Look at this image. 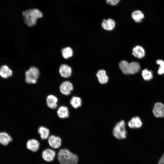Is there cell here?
Instances as JSON below:
<instances>
[{"label":"cell","instance_id":"1","mask_svg":"<svg viewBox=\"0 0 164 164\" xmlns=\"http://www.w3.org/2000/svg\"><path fill=\"white\" fill-rule=\"evenodd\" d=\"M22 15L25 23L29 27L34 26L39 18L43 16V13L37 9H27L22 12Z\"/></svg>","mask_w":164,"mask_h":164},{"label":"cell","instance_id":"2","mask_svg":"<svg viewBox=\"0 0 164 164\" xmlns=\"http://www.w3.org/2000/svg\"><path fill=\"white\" fill-rule=\"evenodd\" d=\"M58 159L61 164H77L78 156L67 149H62L58 153Z\"/></svg>","mask_w":164,"mask_h":164},{"label":"cell","instance_id":"3","mask_svg":"<svg viewBox=\"0 0 164 164\" xmlns=\"http://www.w3.org/2000/svg\"><path fill=\"white\" fill-rule=\"evenodd\" d=\"M119 67L125 74H134L138 72L140 68L139 64L136 62L129 63L125 60L121 61L119 64Z\"/></svg>","mask_w":164,"mask_h":164},{"label":"cell","instance_id":"4","mask_svg":"<svg viewBox=\"0 0 164 164\" xmlns=\"http://www.w3.org/2000/svg\"><path fill=\"white\" fill-rule=\"evenodd\" d=\"M127 132L125 121L121 120L116 124L113 130L114 136L118 139H123L126 137Z\"/></svg>","mask_w":164,"mask_h":164},{"label":"cell","instance_id":"5","mask_svg":"<svg viewBox=\"0 0 164 164\" xmlns=\"http://www.w3.org/2000/svg\"><path fill=\"white\" fill-rule=\"evenodd\" d=\"M39 76V72L38 69L34 67H31L25 72L26 81L28 84H36Z\"/></svg>","mask_w":164,"mask_h":164},{"label":"cell","instance_id":"6","mask_svg":"<svg viewBox=\"0 0 164 164\" xmlns=\"http://www.w3.org/2000/svg\"><path fill=\"white\" fill-rule=\"evenodd\" d=\"M61 92L66 95L70 94L73 89V86L71 83L68 81L63 82L60 85V87Z\"/></svg>","mask_w":164,"mask_h":164},{"label":"cell","instance_id":"7","mask_svg":"<svg viewBox=\"0 0 164 164\" xmlns=\"http://www.w3.org/2000/svg\"><path fill=\"white\" fill-rule=\"evenodd\" d=\"M152 111L154 115L156 117H164V105L160 102L156 103Z\"/></svg>","mask_w":164,"mask_h":164},{"label":"cell","instance_id":"8","mask_svg":"<svg viewBox=\"0 0 164 164\" xmlns=\"http://www.w3.org/2000/svg\"><path fill=\"white\" fill-rule=\"evenodd\" d=\"M48 142L51 147L54 149H57L61 145V139L59 137L52 135L49 137Z\"/></svg>","mask_w":164,"mask_h":164},{"label":"cell","instance_id":"9","mask_svg":"<svg viewBox=\"0 0 164 164\" xmlns=\"http://www.w3.org/2000/svg\"><path fill=\"white\" fill-rule=\"evenodd\" d=\"M59 72L61 77L64 78H68L69 77L71 74L72 69L68 65L63 64L60 67Z\"/></svg>","mask_w":164,"mask_h":164},{"label":"cell","instance_id":"10","mask_svg":"<svg viewBox=\"0 0 164 164\" xmlns=\"http://www.w3.org/2000/svg\"><path fill=\"white\" fill-rule=\"evenodd\" d=\"M56 155L55 152L50 149H47L42 152V155L43 159L47 162H51L54 159Z\"/></svg>","mask_w":164,"mask_h":164},{"label":"cell","instance_id":"11","mask_svg":"<svg viewBox=\"0 0 164 164\" xmlns=\"http://www.w3.org/2000/svg\"><path fill=\"white\" fill-rule=\"evenodd\" d=\"M58 99L53 95L48 96L46 98V102L48 106L52 109L56 108L57 105Z\"/></svg>","mask_w":164,"mask_h":164},{"label":"cell","instance_id":"12","mask_svg":"<svg viewBox=\"0 0 164 164\" xmlns=\"http://www.w3.org/2000/svg\"><path fill=\"white\" fill-rule=\"evenodd\" d=\"M39 146V142L35 139L29 140L26 144L27 148L32 151L35 152L38 150Z\"/></svg>","mask_w":164,"mask_h":164},{"label":"cell","instance_id":"13","mask_svg":"<svg viewBox=\"0 0 164 164\" xmlns=\"http://www.w3.org/2000/svg\"><path fill=\"white\" fill-rule=\"evenodd\" d=\"M132 54L135 57L139 59H141L145 56V52L142 47L139 46H137L133 48Z\"/></svg>","mask_w":164,"mask_h":164},{"label":"cell","instance_id":"14","mask_svg":"<svg viewBox=\"0 0 164 164\" xmlns=\"http://www.w3.org/2000/svg\"><path fill=\"white\" fill-rule=\"evenodd\" d=\"M12 74V70L6 65H3L0 68V76L3 78H7Z\"/></svg>","mask_w":164,"mask_h":164},{"label":"cell","instance_id":"15","mask_svg":"<svg viewBox=\"0 0 164 164\" xmlns=\"http://www.w3.org/2000/svg\"><path fill=\"white\" fill-rule=\"evenodd\" d=\"M129 127L131 128H140L142 125V122L140 118L138 117L132 118L128 123Z\"/></svg>","mask_w":164,"mask_h":164},{"label":"cell","instance_id":"16","mask_svg":"<svg viewBox=\"0 0 164 164\" xmlns=\"http://www.w3.org/2000/svg\"><path fill=\"white\" fill-rule=\"evenodd\" d=\"M102 26L105 30H112L115 26V22L113 19H109L103 20L101 24Z\"/></svg>","mask_w":164,"mask_h":164},{"label":"cell","instance_id":"17","mask_svg":"<svg viewBox=\"0 0 164 164\" xmlns=\"http://www.w3.org/2000/svg\"><path fill=\"white\" fill-rule=\"evenodd\" d=\"M96 76L99 82L101 84H105L108 81V78L105 70H99L97 73Z\"/></svg>","mask_w":164,"mask_h":164},{"label":"cell","instance_id":"18","mask_svg":"<svg viewBox=\"0 0 164 164\" xmlns=\"http://www.w3.org/2000/svg\"><path fill=\"white\" fill-rule=\"evenodd\" d=\"M12 140V137L7 133L1 132L0 133V143L6 145Z\"/></svg>","mask_w":164,"mask_h":164},{"label":"cell","instance_id":"19","mask_svg":"<svg viewBox=\"0 0 164 164\" xmlns=\"http://www.w3.org/2000/svg\"><path fill=\"white\" fill-rule=\"evenodd\" d=\"M57 114L59 117L61 118L68 117L69 112L67 108L64 106H60L57 111Z\"/></svg>","mask_w":164,"mask_h":164},{"label":"cell","instance_id":"20","mask_svg":"<svg viewBox=\"0 0 164 164\" xmlns=\"http://www.w3.org/2000/svg\"><path fill=\"white\" fill-rule=\"evenodd\" d=\"M38 132L42 139H46L49 138L50 131L47 128L43 126H40L38 128Z\"/></svg>","mask_w":164,"mask_h":164},{"label":"cell","instance_id":"21","mask_svg":"<svg viewBox=\"0 0 164 164\" xmlns=\"http://www.w3.org/2000/svg\"><path fill=\"white\" fill-rule=\"evenodd\" d=\"M132 18L136 22H140L144 18V15L140 10H136L133 12L132 14Z\"/></svg>","mask_w":164,"mask_h":164},{"label":"cell","instance_id":"22","mask_svg":"<svg viewBox=\"0 0 164 164\" xmlns=\"http://www.w3.org/2000/svg\"><path fill=\"white\" fill-rule=\"evenodd\" d=\"M70 103L73 108H77L81 106L82 101L79 97L73 96L71 99Z\"/></svg>","mask_w":164,"mask_h":164},{"label":"cell","instance_id":"23","mask_svg":"<svg viewBox=\"0 0 164 164\" xmlns=\"http://www.w3.org/2000/svg\"><path fill=\"white\" fill-rule=\"evenodd\" d=\"M62 53L63 57L65 59H67L72 56L73 51L70 47H67L62 50Z\"/></svg>","mask_w":164,"mask_h":164},{"label":"cell","instance_id":"24","mask_svg":"<svg viewBox=\"0 0 164 164\" xmlns=\"http://www.w3.org/2000/svg\"><path fill=\"white\" fill-rule=\"evenodd\" d=\"M142 75L144 79L146 80H149L153 77L152 72L147 69H145L142 71Z\"/></svg>","mask_w":164,"mask_h":164},{"label":"cell","instance_id":"25","mask_svg":"<svg viewBox=\"0 0 164 164\" xmlns=\"http://www.w3.org/2000/svg\"><path fill=\"white\" fill-rule=\"evenodd\" d=\"M156 63L159 65L158 73L161 75L164 73V61L162 60H158L156 61Z\"/></svg>","mask_w":164,"mask_h":164},{"label":"cell","instance_id":"26","mask_svg":"<svg viewBox=\"0 0 164 164\" xmlns=\"http://www.w3.org/2000/svg\"><path fill=\"white\" fill-rule=\"evenodd\" d=\"M107 3L111 5H114L117 4L120 0H106Z\"/></svg>","mask_w":164,"mask_h":164},{"label":"cell","instance_id":"27","mask_svg":"<svg viewBox=\"0 0 164 164\" xmlns=\"http://www.w3.org/2000/svg\"><path fill=\"white\" fill-rule=\"evenodd\" d=\"M158 164H164V153H163L158 161Z\"/></svg>","mask_w":164,"mask_h":164}]
</instances>
